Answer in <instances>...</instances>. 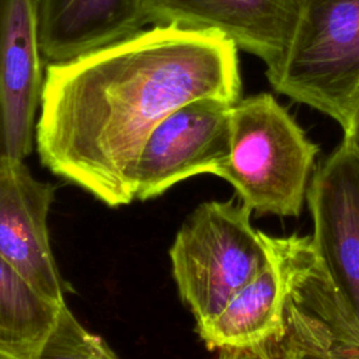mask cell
Instances as JSON below:
<instances>
[{"label": "cell", "mask_w": 359, "mask_h": 359, "mask_svg": "<svg viewBox=\"0 0 359 359\" xmlns=\"http://www.w3.org/2000/svg\"><path fill=\"white\" fill-rule=\"evenodd\" d=\"M36 0H0V154L24 160L35 139L45 74Z\"/></svg>", "instance_id": "9c48e42d"}, {"label": "cell", "mask_w": 359, "mask_h": 359, "mask_svg": "<svg viewBox=\"0 0 359 359\" xmlns=\"http://www.w3.org/2000/svg\"><path fill=\"white\" fill-rule=\"evenodd\" d=\"M146 24L213 32L268 69L282 57L292 34L294 0H142Z\"/></svg>", "instance_id": "30bf717a"}, {"label": "cell", "mask_w": 359, "mask_h": 359, "mask_svg": "<svg viewBox=\"0 0 359 359\" xmlns=\"http://www.w3.org/2000/svg\"><path fill=\"white\" fill-rule=\"evenodd\" d=\"M233 105L201 98L178 107L160 121L135 163V199L157 198L187 178L213 174L229 153Z\"/></svg>", "instance_id": "8992f818"}, {"label": "cell", "mask_w": 359, "mask_h": 359, "mask_svg": "<svg viewBox=\"0 0 359 359\" xmlns=\"http://www.w3.org/2000/svg\"><path fill=\"white\" fill-rule=\"evenodd\" d=\"M289 43L265 70L272 88L344 128L359 88V0H294Z\"/></svg>", "instance_id": "277c9868"}, {"label": "cell", "mask_w": 359, "mask_h": 359, "mask_svg": "<svg viewBox=\"0 0 359 359\" xmlns=\"http://www.w3.org/2000/svg\"><path fill=\"white\" fill-rule=\"evenodd\" d=\"M0 359H10L0 355ZM35 359H119L111 346L62 306L57 323Z\"/></svg>", "instance_id": "5bb4252c"}, {"label": "cell", "mask_w": 359, "mask_h": 359, "mask_svg": "<svg viewBox=\"0 0 359 359\" xmlns=\"http://www.w3.org/2000/svg\"><path fill=\"white\" fill-rule=\"evenodd\" d=\"M63 304L42 296L0 255V355L35 359L52 334Z\"/></svg>", "instance_id": "4fadbf2b"}, {"label": "cell", "mask_w": 359, "mask_h": 359, "mask_svg": "<svg viewBox=\"0 0 359 359\" xmlns=\"http://www.w3.org/2000/svg\"><path fill=\"white\" fill-rule=\"evenodd\" d=\"M317 154L318 146L287 109L261 93L231 107L229 153L212 175L227 181L259 216L297 217Z\"/></svg>", "instance_id": "7a4b0ae2"}, {"label": "cell", "mask_w": 359, "mask_h": 359, "mask_svg": "<svg viewBox=\"0 0 359 359\" xmlns=\"http://www.w3.org/2000/svg\"><path fill=\"white\" fill-rule=\"evenodd\" d=\"M251 209L236 199L208 201L185 219L170 247L172 278L196 327L212 321L271 262Z\"/></svg>", "instance_id": "3957f363"}, {"label": "cell", "mask_w": 359, "mask_h": 359, "mask_svg": "<svg viewBox=\"0 0 359 359\" xmlns=\"http://www.w3.org/2000/svg\"><path fill=\"white\" fill-rule=\"evenodd\" d=\"M55 189L24 160L0 154V255L46 299L65 304L66 283L53 257L48 216Z\"/></svg>", "instance_id": "ba28073f"}, {"label": "cell", "mask_w": 359, "mask_h": 359, "mask_svg": "<svg viewBox=\"0 0 359 359\" xmlns=\"http://www.w3.org/2000/svg\"><path fill=\"white\" fill-rule=\"evenodd\" d=\"M306 199L317 258L359 323V158L344 142L314 171Z\"/></svg>", "instance_id": "52a82bcc"}, {"label": "cell", "mask_w": 359, "mask_h": 359, "mask_svg": "<svg viewBox=\"0 0 359 359\" xmlns=\"http://www.w3.org/2000/svg\"><path fill=\"white\" fill-rule=\"evenodd\" d=\"M237 46L222 35L153 25L46 66L35 126L42 164L111 208L135 199L153 128L201 98H241Z\"/></svg>", "instance_id": "6da1fadb"}, {"label": "cell", "mask_w": 359, "mask_h": 359, "mask_svg": "<svg viewBox=\"0 0 359 359\" xmlns=\"http://www.w3.org/2000/svg\"><path fill=\"white\" fill-rule=\"evenodd\" d=\"M269 255L271 262L262 272L240 289L212 321L196 327L205 346L217 352V359H237L280 331L285 278Z\"/></svg>", "instance_id": "7c38bea8"}, {"label": "cell", "mask_w": 359, "mask_h": 359, "mask_svg": "<svg viewBox=\"0 0 359 359\" xmlns=\"http://www.w3.org/2000/svg\"><path fill=\"white\" fill-rule=\"evenodd\" d=\"M43 59L63 62L143 29L142 0H36Z\"/></svg>", "instance_id": "8fae6325"}, {"label": "cell", "mask_w": 359, "mask_h": 359, "mask_svg": "<svg viewBox=\"0 0 359 359\" xmlns=\"http://www.w3.org/2000/svg\"><path fill=\"white\" fill-rule=\"evenodd\" d=\"M264 240L285 278L283 324L237 359H359V323L328 279L311 237L264 233Z\"/></svg>", "instance_id": "5b68a950"}, {"label": "cell", "mask_w": 359, "mask_h": 359, "mask_svg": "<svg viewBox=\"0 0 359 359\" xmlns=\"http://www.w3.org/2000/svg\"><path fill=\"white\" fill-rule=\"evenodd\" d=\"M344 139L342 142L356 154L359 158V88L353 97L348 122L342 128Z\"/></svg>", "instance_id": "9a60e30c"}]
</instances>
